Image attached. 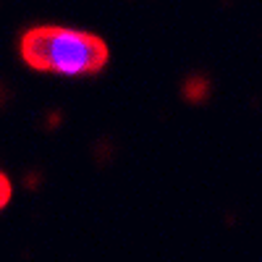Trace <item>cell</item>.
<instances>
[{
	"label": "cell",
	"mask_w": 262,
	"mask_h": 262,
	"mask_svg": "<svg viewBox=\"0 0 262 262\" xmlns=\"http://www.w3.org/2000/svg\"><path fill=\"white\" fill-rule=\"evenodd\" d=\"M184 97H186L189 102H202V100L207 97V79H202V76L186 79V84H184Z\"/></svg>",
	"instance_id": "cell-2"
},
{
	"label": "cell",
	"mask_w": 262,
	"mask_h": 262,
	"mask_svg": "<svg viewBox=\"0 0 262 262\" xmlns=\"http://www.w3.org/2000/svg\"><path fill=\"white\" fill-rule=\"evenodd\" d=\"M18 53L34 71L71 79L100 74L111 58V50L97 34L55 24L27 29L18 39Z\"/></svg>",
	"instance_id": "cell-1"
},
{
	"label": "cell",
	"mask_w": 262,
	"mask_h": 262,
	"mask_svg": "<svg viewBox=\"0 0 262 262\" xmlns=\"http://www.w3.org/2000/svg\"><path fill=\"white\" fill-rule=\"evenodd\" d=\"M11 194H13V186H11V179L0 170V210H3L8 202H11Z\"/></svg>",
	"instance_id": "cell-3"
},
{
	"label": "cell",
	"mask_w": 262,
	"mask_h": 262,
	"mask_svg": "<svg viewBox=\"0 0 262 262\" xmlns=\"http://www.w3.org/2000/svg\"><path fill=\"white\" fill-rule=\"evenodd\" d=\"M8 97H11V92L6 90V84H3V81H0V107H3V105L8 102Z\"/></svg>",
	"instance_id": "cell-4"
}]
</instances>
